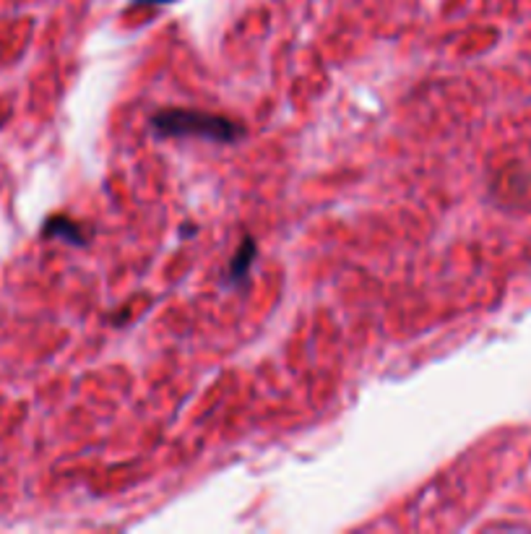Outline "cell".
<instances>
[{"label": "cell", "mask_w": 531, "mask_h": 534, "mask_svg": "<svg viewBox=\"0 0 531 534\" xmlns=\"http://www.w3.org/2000/svg\"><path fill=\"white\" fill-rule=\"evenodd\" d=\"M45 238H63L68 241L71 245H86V235L81 230L79 222L68 219V216H50L45 222V230H42Z\"/></svg>", "instance_id": "obj_2"}, {"label": "cell", "mask_w": 531, "mask_h": 534, "mask_svg": "<svg viewBox=\"0 0 531 534\" xmlns=\"http://www.w3.org/2000/svg\"><path fill=\"white\" fill-rule=\"evenodd\" d=\"M135 3H175V0H135Z\"/></svg>", "instance_id": "obj_4"}, {"label": "cell", "mask_w": 531, "mask_h": 534, "mask_svg": "<svg viewBox=\"0 0 531 534\" xmlns=\"http://www.w3.org/2000/svg\"><path fill=\"white\" fill-rule=\"evenodd\" d=\"M152 128L160 136L175 138V136H201L216 144H235L245 128L224 118L204 109H187V107H167L152 115Z\"/></svg>", "instance_id": "obj_1"}, {"label": "cell", "mask_w": 531, "mask_h": 534, "mask_svg": "<svg viewBox=\"0 0 531 534\" xmlns=\"http://www.w3.org/2000/svg\"><path fill=\"white\" fill-rule=\"evenodd\" d=\"M256 253H258V248H256L253 238H245V241L239 242L238 253H235V258L230 264V271H227V282L230 285H238V282H242L248 276V271H250L253 261H256Z\"/></svg>", "instance_id": "obj_3"}]
</instances>
